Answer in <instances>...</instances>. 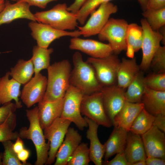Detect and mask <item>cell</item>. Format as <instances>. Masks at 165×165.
Wrapping results in <instances>:
<instances>
[{"mask_svg": "<svg viewBox=\"0 0 165 165\" xmlns=\"http://www.w3.org/2000/svg\"><path fill=\"white\" fill-rule=\"evenodd\" d=\"M47 69V88L42 101H52L63 98L70 86L72 70L70 63L68 60H64L50 65Z\"/></svg>", "mask_w": 165, "mask_h": 165, "instance_id": "obj_1", "label": "cell"}, {"mask_svg": "<svg viewBox=\"0 0 165 165\" xmlns=\"http://www.w3.org/2000/svg\"><path fill=\"white\" fill-rule=\"evenodd\" d=\"M72 61L74 67L70 74V85L79 89L84 95L100 91L103 86L98 81L94 68L83 61L79 52L74 53Z\"/></svg>", "mask_w": 165, "mask_h": 165, "instance_id": "obj_2", "label": "cell"}, {"mask_svg": "<svg viewBox=\"0 0 165 165\" xmlns=\"http://www.w3.org/2000/svg\"><path fill=\"white\" fill-rule=\"evenodd\" d=\"M26 115L29 122L28 128H21L19 132V137L22 139L31 140L36 150L37 159L35 165L46 164L48 157L50 143L46 142L43 130L38 120V106L30 110H26Z\"/></svg>", "mask_w": 165, "mask_h": 165, "instance_id": "obj_3", "label": "cell"}, {"mask_svg": "<svg viewBox=\"0 0 165 165\" xmlns=\"http://www.w3.org/2000/svg\"><path fill=\"white\" fill-rule=\"evenodd\" d=\"M65 3H59L50 10L34 14L38 22L62 31L73 30L78 27L76 14L68 11Z\"/></svg>", "mask_w": 165, "mask_h": 165, "instance_id": "obj_4", "label": "cell"}, {"mask_svg": "<svg viewBox=\"0 0 165 165\" xmlns=\"http://www.w3.org/2000/svg\"><path fill=\"white\" fill-rule=\"evenodd\" d=\"M129 24L122 19L109 18L98 34L99 40L107 41L113 53L117 54L127 47L126 37Z\"/></svg>", "mask_w": 165, "mask_h": 165, "instance_id": "obj_5", "label": "cell"}, {"mask_svg": "<svg viewBox=\"0 0 165 165\" xmlns=\"http://www.w3.org/2000/svg\"><path fill=\"white\" fill-rule=\"evenodd\" d=\"M84 94L79 89L70 85L64 97L63 110L61 117L73 123L82 130L88 127L87 122L81 113L80 106Z\"/></svg>", "mask_w": 165, "mask_h": 165, "instance_id": "obj_6", "label": "cell"}, {"mask_svg": "<svg viewBox=\"0 0 165 165\" xmlns=\"http://www.w3.org/2000/svg\"><path fill=\"white\" fill-rule=\"evenodd\" d=\"M80 111L82 115L99 125L107 128L112 125L105 111L101 91L90 95H84L81 103Z\"/></svg>", "mask_w": 165, "mask_h": 165, "instance_id": "obj_7", "label": "cell"}, {"mask_svg": "<svg viewBox=\"0 0 165 165\" xmlns=\"http://www.w3.org/2000/svg\"><path fill=\"white\" fill-rule=\"evenodd\" d=\"M86 61L94 68L97 78L103 87L115 84L120 61L112 54L105 57L88 58Z\"/></svg>", "mask_w": 165, "mask_h": 165, "instance_id": "obj_8", "label": "cell"}, {"mask_svg": "<svg viewBox=\"0 0 165 165\" xmlns=\"http://www.w3.org/2000/svg\"><path fill=\"white\" fill-rule=\"evenodd\" d=\"M118 11L117 5L112 2L101 4L97 10L91 14V16L82 26L79 27L81 35L87 37L98 35L108 22L111 15Z\"/></svg>", "mask_w": 165, "mask_h": 165, "instance_id": "obj_9", "label": "cell"}, {"mask_svg": "<svg viewBox=\"0 0 165 165\" xmlns=\"http://www.w3.org/2000/svg\"><path fill=\"white\" fill-rule=\"evenodd\" d=\"M143 31V38L141 49L142 57L139 67L144 71L150 67L152 58L162 42L165 45V38L158 31L152 30L145 18L141 20Z\"/></svg>", "mask_w": 165, "mask_h": 165, "instance_id": "obj_10", "label": "cell"}, {"mask_svg": "<svg viewBox=\"0 0 165 165\" xmlns=\"http://www.w3.org/2000/svg\"><path fill=\"white\" fill-rule=\"evenodd\" d=\"M28 25L31 31V35L36 41L37 45L44 48H48L53 42L61 37H79L81 35L79 30L72 31L59 30L37 21H31Z\"/></svg>", "mask_w": 165, "mask_h": 165, "instance_id": "obj_11", "label": "cell"}, {"mask_svg": "<svg viewBox=\"0 0 165 165\" xmlns=\"http://www.w3.org/2000/svg\"><path fill=\"white\" fill-rule=\"evenodd\" d=\"M71 122L59 117L45 129L46 139L50 143L48 157L46 165H51L55 161L58 150L63 142Z\"/></svg>", "mask_w": 165, "mask_h": 165, "instance_id": "obj_12", "label": "cell"}, {"mask_svg": "<svg viewBox=\"0 0 165 165\" xmlns=\"http://www.w3.org/2000/svg\"><path fill=\"white\" fill-rule=\"evenodd\" d=\"M47 85V78L40 73L35 75L25 84L20 96L22 101L28 108L43 100Z\"/></svg>", "mask_w": 165, "mask_h": 165, "instance_id": "obj_13", "label": "cell"}, {"mask_svg": "<svg viewBox=\"0 0 165 165\" xmlns=\"http://www.w3.org/2000/svg\"><path fill=\"white\" fill-rule=\"evenodd\" d=\"M69 48L71 50L80 51L94 58L105 57L113 53L112 47L108 43L79 37L71 39Z\"/></svg>", "mask_w": 165, "mask_h": 165, "instance_id": "obj_14", "label": "cell"}, {"mask_svg": "<svg viewBox=\"0 0 165 165\" xmlns=\"http://www.w3.org/2000/svg\"><path fill=\"white\" fill-rule=\"evenodd\" d=\"M101 91L105 111L112 123L126 101L125 91L116 84L103 87Z\"/></svg>", "mask_w": 165, "mask_h": 165, "instance_id": "obj_15", "label": "cell"}, {"mask_svg": "<svg viewBox=\"0 0 165 165\" xmlns=\"http://www.w3.org/2000/svg\"><path fill=\"white\" fill-rule=\"evenodd\" d=\"M141 136L146 154L165 160V133L153 125Z\"/></svg>", "mask_w": 165, "mask_h": 165, "instance_id": "obj_16", "label": "cell"}, {"mask_svg": "<svg viewBox=\"0 0 165 165\" xmlns=\"http://www.w3.org/2000/svg\"><path fill=\"white\" fill-rule=\"evenodd\" d=\"M30 7L28 4L23 1H18L14 4L5 1V7L0 13V26L19 19L37 21L34 14L30 10Z\"/></svg>", "mask_w": 165, "mask_h": 165, "instance_id": "obj_17", "label": "cell"}, {"mask_svg": "<svg viewBox=\"0 0 165 165\" xmlns=\"http://www.w3.org/2000/svg\"><path fill=\"white\" fill-rule=\"evenodd\" d=\"M81 135L73 127H69L57 152L55 165H67L70 157L81 143Z\"/></svg>", "mask_w": 165, "mask_h": 165, "instance_id": "obj_18", "label": "cell"}, {"mask_svg": "<svg viewBox=\"0 0 165 165\" xmlns=\"http://www.w3.org/2000/svg\"><path fill=\"white\" fill-rule=\"evenodd\" d=\"M64 97L52 101H41L38 103V115L40 125L43 130L56 119L60 117L62 111Z\"/></svg>", "mask_w": 165, "mask_h": 165, "instance_id": "obj_19", "label": "cell"}, {"mask_svg": "<svg viewBox=\"0 0 165 165\" xmlns=\"http://www.w3.org/2000/svg\"><path fill=\"white\" fill-rule=\"evenodd\" d=\"M88 129L86 132V138L90 141L89 155L90 161L95 165H102L105 150L103 144L100 141L97 134L99 125L92 120L84 117Z\"/></svg>", "mask_w": 165, "mask_h": 165, "instance_id": "obj_20", "label": "cell"}, {"mask_svg": "<svg viewBox=\"0 0 165 165\" xmlns=\"http://www.w3.org/2000/svg\"><path fill=\"white\" fill-rule=\"evenodd\" d=\"M9 76V71L0 78V105L14 100L17 108H20L22 105L19 97L21 95V84L13 78L10 79Z\"/></svg>", "mask_w": 165, "mask_h": 165, "instance_id": "obj_21", "label": "cell"}, {"mask_svg": "<svg viewBox=\"0 0 165 165\" xmlns=\"http://www.w3.org/2000/svg\"><path fill=\"white\" fill-rule=\"evenodd\" d=\"M128 131L118 127L114 128L109 138L103 144L104 147V161L117 153L123 152Z\"/></svg>", "mask_w": 165, "mask_h": 165, "instance_id": "obj_22", "label": "cell"}, {"mask_svg": "<svg viewBox=\"0 0 165 165\" xmlns=\"http://www.w3.org/2000/svg\"><path fill=\"white\" fill-rule=\"evenodd\" d=\"M144 108L143 104L141 102L132 103L126 101L115 117L112 125L114 127L122 128L129 131L134 120Z\"/></svg>", "mask_w": 165, "mask_h": 165, "instance_id": "obj_23", "label": "cell"}, {"mask_svg": "<svg viewBox=\"0 0 165 165\" xmlns=\"http://www.w3.org/2000/svg\"><path fill=\"white\" fill-rule=\"evenodd\" d=\"M141 102L144 108L154 116L165 115V91H155L145 87Z\"/></svg>", "mask_w": 165, "mask_h": 165, "instance_id": "obj_24", "label": "cell"}, {"mask_svg": "<svg viewBox=\"0 0 165 165\" xmlns=\"http://www.w3.org/2000/svg\"><path fill=\"white\" fill-rule=\"evenodd\" d=\"M124 152L129 165L138 161H145L147 156L141 136L128 132Z\"/></svg>", "mask_w": 165, "mask_h": 165, "instance_id": "obj_25", "label": "cell"}, {"mask_svg": "<svg viewBox=\"0 0 165 165\" xmlns=\"http://www.w3.org/2000/svg\"><path fill=\"white\" fill-rule=\"evenodd\" d=\"M140 69L134 57L131 59L123 58L117 71V85L124 90L127 88Z\"/></svg>", "mask_w": 165, "mask_h": 165, "instance_id": "obj_26", "label": "cell"}, {"mask_svg": "<svg viewBox=\"0 0 165 165\" xmlns=\"http://www.w3.org/2000/svg\"><path fill=\"white\" fill-rule=\"evenodd\" d=\"M10 76L22 84H25L32 78L34 68L31 59L25 61L19 60L16 65L10 68Z\"/></svg>", "mask_w": 165, "mask_h": 165, "instance_id": "obj_27", "label": "cell"}, {"mask_svg": "<svg viewBox=\"0 0 165 165\" xmlns=\"http://www.w3.org/2000/svg\"><path fill=\"white\" fill-rule=\"evenodd\" d=\"M144 77L142 73L140 71L135 76L125 92L126 101L132 103L141 102L145 87Z\"/></svg>", "mask_w": 165, "mask_h": 165, "instance_id": "obj_28", "label": "cell"}, {"mask_svg": "<svg viewBox=\"0 0 165 165\" xmlns=\"http://www.w3.org/2000/svg\"><path fill=\"white\" fill-rule=\"evenodd\" d=\"M53 51L52 48L48 49L34 46L32 56L31 58L33 64L35 75L40 73L42 70L47 69L50 65V55Z\"/></svg>", "mask_w": 165, "mask_h": 165, "instance_id": "obj_29", "label": "cell"}, {"mask_svg": "<svg viewBox=\"0 0 165 165\" xmlns=\"http://www.w3.org/2000/svg\"><path fill=\"white\" fill-rule=\"evenodd\" d=\"M154 117V116L144 108L134 120L129 131L141 135L149 130L152 126Z\"/></svg>", "mask_w": 165, "mask_h": 165, "instance_id": "obj_30", "label": "cell"}, {"mask_svg": "<svg viewBox=\"0 0 165 165\" xmlns=\"http://www.w3.org/2000/svg\"><path fill=\"white\" fill-rule=\"evenodd\" d=\"M143 38V31L141 26L134 23L129 24L126 41L127 48L132 49L137 52L141 49Z\"/></svg>", "mask_w": 165, "mask_h": 165, "instance_id": "obj_31", "label": "cell"}, {"mask_svg": "<svg viewBox=\"0 0 165 165\" xmlns=\"http://www.w3.org/2000/svg\"><path fill=\"white\" fill-rule=\"evenodd\" d=\"M16 125V115L13 113L0 124V142L15 140L19 136V132L13 131Z\"/></svg>", "mask_w": 165, "mask_h": 165, "instance_id": "obj_32", "label": "cell"}, {"mask_svg": "<svg viewBox=\"0 0 165 165\" xmlns=\"http://www.w3.org/2000/svg\"><path fill=\"white\" fill-rule=\"evenodd\" d=\"M142 14L151 28L158 31L165 25V8L158 9H146Z\"/></svg>", "mask_w": 165, "mask_h": 165, "instance_id": "obj_33", "label": "cell"}, {"mask_svg": "<svg viewBox=\"0 0 165 165\" xmlns=\"http://www.w3.org/2000/svg\"><path fill=\"white\" fill-rule=\"evenodd\" d=\"M90 161L88 144L81 142L70 157L67 165H88Z\"/></svg>", "mask_w": 165, "mask_h": 165, "instance_id": "obj_34", "label": "cell"}, {"mask_svg": "<svg viewBox=\"0 0 165 165\" xmlns=\"http://www.w3.org/2000/svg\"><path fill=\"white\" fill-rule=\"evenodd\" d=\"M111 0H87L76 13L78 21L83 25L88 16L101 4Z\"/></svg>", "mask_w": 165, "mask_h": 165, "instance_id": "obj_35", "label": "cell"}, {"mask_svg": "<svg viewBox=\"0 0 165 165\" xmlns=\"http://www.w3.org/2000/svg\"><path fill=\"white\" fill-rule=\"evenodd\" d=\"M145 86L159 91H165V73H154L144 77Z\"/></svg>", "mask_w": 165, "mask_h": 165, "instance_id": "obj_36", "label": "cell"}, {"mask_svg": "<svg viewBox=\"0 0 165 165\" xmlns=\"http://www.w3.org/2000/svg\"><path fill=\"white\" fill-rule=\"evenodd\" d=\"M2 143L4 149L2 158L3 165H24L19 160L17 154L14 151L11 141Z\"/></svg>", "mask_w": 165, "mask_h": 165, "instance_id": "obj_37", "label": "cell"}, {"mask_svg": "<svg viewBox=\"0 0 165 165\" xmlns=\"http://www.w3.org/2000/svg\"><path fill=\"white\" fill-rule=\"evenodd\" d=\"M150 66L156 73H165V46H160L154 53Z\"/></svg>", "mask_w": 165, "mask_h": 165, "instance_id": "obj_38", "label": "cell"}, {"mask_svg": "<svg viewBox=\"0 0 165 165\" xmlns=\"http://www.w3.org/2000/svg\"><path fill=\"white\" fill-rule=\"evenodd\" d=\"M17 108L15 104L9 102L0 107V124L3 123L12 113H14Z\"/></svg>", "mask_w": 165, "mask_h": 165, "instance_id": "obj_39", "label": "cell"}, {"mask_svg": "<svg viewBox=\"0 0 165 165\" xmlns=\"http://www.w3.org/2000/svg\"><path fill=\"white\" fill-rule=\"evenodd\" d=\"M105 165H129L124 152L117 153L115 156L110 161H103Z\"/></svg>", "mask_w": 165, "mask_h": 165, "instance_id": "obj_40", "label": "cell"}, {"mask_svg": "<svg viewBox=\"0 0 165 165\" xmlns=\"http://www.w3.org/2000/svg\"><path fill=\"white\" fill-rule=\"evenodd\" d=\"M165 8V0H148L146 9H158Z\"/></svg>", "mask_w": 165, "mask_h": 165, "instance_id": "obj_41", "label": "cell"}, {"mask_svg": "<svg viewBox=\"0 0 165 165\" xmlns=\"http://www.w3.org/2000/svg\"><path fill=\"white\" fill-rule=\"evenodd\" d=\"M58 0H18L25 2L30 6H34L41 9H44L50 2Z\"/></svg>", "mask_w": 165, "mask_h": 165, "instance_id": "obj_42", "label": "cell"}, {"mask_svg": "<svg viewBox=\"0 0 165 165\" xmlns=\"http://www.w3.org/2000/svg\"><path fill=\"white\" fill-rule=\"evenodd\" d=\"M153 125L162 132H165V115L159 114L155 116Z\"/></svg>", "mask_w": 165, "mask_h": 165, "instance_id": "obj_43", "label": "cell"}, {"mask_svg": "<svg viewBox=\"0 0 165 165\" xmlns=\"http://www.w3.org/2000/svg\"><path fill=\"white\" fill-rule=\"evenodd\" d=\"M87 0H75L74 2L67 7V10L76 14Z\"/></svg>", "mask_w": 165, "mask_h": 165, "instance_id": "obj_44", "label": "cell"}, {"mask_svg": "<svg viewBox=\"0 0 165 165\" xmlns=\"http://www.w3.org/2000/svg\"><path fill=\"white\" fill-rule=\"evenodd\" d=\"M30 155V152L28 150L24 148L21 151L17 153V156L19 160L24 165H30V163H27Z\"/></svg>", "mask_w": 165, "mask_h": 165, "instance_id": "obj_45", "label": "cell"}, {"mask_svg": "<svg viewBox=\"0 0 165 165\" xmlns=\"http://www.w3.org/2000/svg\"><path fill=\"white\" fill-rule=\"evenodd\" d=\"M145 162L146 165H165V160L155 157L147 156Z\"/></svg>", "mask_w": 165, "mask_h": 165, "instance_id": "obj_46", "label": "cell"}, {"mask_svg": "<svg viewBox=\"0 0 165 165\" xmlns=\"http://www.w3.org/2000/svg\"><path fill=\"white\" fill-rule=\"evenodd\" d=\"M13 143V148L14 152L17 154L24 148V144L22 139L19 136Z\"/></svg>", "mask_w": 165, "mask_h": 165, "instance_id": "obj_47", "label": "cell"}, {"mask_svg": "<svg viewBox=\"0 0 165 165\" xmlns=\"http://www.w3.org/2000/svg\"><path fill=\"white\" fill-rule=\"evenodd\" d=\"M140 4L143 11L146 9V6L148 0H137Z\"/></svg>", "mask_w": 165, "mask_h": 165, "instance_id": "obj_48", "label": "cell"}, {"mask_svg": "<svg viewBox=\"0 0 165 165\" xmlns=\"http://www.w3.org/2000/svg\"><path fill=\"white\" fill-rule=\"evenodd\" d=\"M131 165H146V164L145 161L139 160L132 163Z\"/></svg>", "mask_w": 165, "mask_h": 165, "instance_id": "obj_49", "label": "cell"}, {"mask_svg": "<svg viewBox=\"0 0 165 165\" xmlns=\"http://www.w3.org/2000/svg\"><path fill=\"white\" fill-rule=\"evenodd\" d=\"M5 5V0H0V13L4 9Z\"/></svg>", "mask_w": 165, "mask_h": 165, "instance_id": "obj_50", "label": "cell"}, {"mask_svg": "<svg viewBox=\"0 0 165 165\" xmlns=\"http://www.w3.org/2000/svg\"><path fill=\"white\" fill-rule=\"evenodd\" d=\"M3 153L1 152L0 153V165H3L2 162Z\"/></svg>", "mask_w": 165, "mask_h": 165, "instance_id": "obj_51", "label": "cell"}, {"mask_svg": "<svg viewBox=\"0 0 165 165\" xmlns=\"http://www.w3.org/2000/svg\"><path fill=\"white\" fill-rule=\"evenodd\" d=\"M10 0L13 1H16V2L18 1V0Z\"/></svg>", "mask_w": 165, "mask_h": 165, "instance_id": "obj_52", "label": "cell"}]
</instances>
